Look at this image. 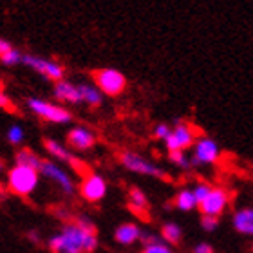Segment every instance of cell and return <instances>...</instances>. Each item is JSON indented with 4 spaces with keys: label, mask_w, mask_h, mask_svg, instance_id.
<instances>
[{
    "label": "cell",
    "mask_w": 253,
    "mask_h": 253,
    "mask_svg": "<svg viewBox=\"0 0 253 253\" xmlns=\"http://www.w3.org/2000/svg\"><path fill=\"white\" fill-rule=\"evenodd\" d=\"M27 107H29V111L35 112L38 118H43V120L49 123L63 125V123L73 122V114H71L65 107L51 103V101L42 100V98H29V100H27Z\"/></svg>",
    "instance_id": "5b68a950"
},
{
    "label": "cell",
    "mask_w": 253,
    "mask_h": 253,
    "mask_svg": "<svg viewBox=\"0 0 253 253\" xmlns=\"http://www.w3.org/2000/svg\"><path fill=\"white\" fill-rule=\"evenodd\" d=\"M141 253H174V252H172V248H170L169 244L163 243V241L159 239V241H156V243L145 246Z\"/></svg>",
    "instance_id": "d4e9b609"
},
{
    "label": "cell",
    "mask_w": 253,
    "mask_h": 253,
    "mask_svg": "<svg viewBox=\"0 0 253 253\" xmlns=\"http://www.w3.org/2000/svg\"><path fill=\"white\" fill-rule=\"evenodd\" d=\"M195 132L194 128L188 125V123H181L177 122V125L172 128L170 136L165 139V145H167V150L169 152H185L186 148H190L192 145H195Z\"/></svg>",
    "instance_id": "30bf717a"
},
{
    "label": "cell",
    "mask_w": 253,
    "mask_h": 253,
    "mask_svg": "<svg viewBox=\"0 0 253 253\" xmlns=\"http://www.w3.org/2000/svg\"><path fill=\"white\" fill-rule=\"evenodd\" d=\"M126 206H128V210L134 211L137 217H147L148 213V199L147 195L143 194V190L139 188H130L128 190V203H126Z\"/></svg>",
    "instance_id": "e0dca14e"
},
{
    "label": "cell",
    "mask_w": 253,
    "mask_h": 253,
    "mask_svg": "<svg viewBox=\"0 0 253 253\" xmlns=\"http://www.w3.org/2000/svg\"><path fill=\"white\" fill-rule=\"evenodd\" d=\"M0 109H4L7 112H18L16 105L9 100V96L5 94V92H0Z\"/></svg>",
    "instance_id": "f1b7e54d"
},
{
    "label": "cell",
    "mask_w": 253,
    "mask_h": 253,
    "mask_svg": "<svg viewBox=\"0 0 253 253\" xmlns=\"http://www.w3.org/2000/svg\"><path fill=\"white\" fill-rule=\"evenodd\" d=\"M80 195L87 203H98L103 199L107 195V181L103 179V175L94 172L84 175L80 183Z\"/></svg>",
    "instance_id": "8fae6325"
},
{
    "label": "cell",
    "mask_w": 253,
    "mask_h": 253,
    "mask_svg": "<svg viewBox=\"0 0 253 253\" xmlns=\"http://www.w3.org/2000/svg\"><path fill=\"white\" fill-rule=\"evenodd\" d=\"M0 92H4V84H2V80H0Z\"/></svg>",
    "instance_id": "d6a6232c"
},
{
    "label": "cell",
    "mask_w": 253,
    "mask_h": 253,
    "mask_svg": "<svg viewBox=\"0 0 253 253\" xmlns=\"http://www.w3.org/2000/svg\"><path fill=\"white\" fill-rule=\"evenodd\" d=\"M181 239H183V230L181 226H177L175 222H167L161 226V241L167 243L170 246H174V244H179Z\"/></svg>",
    "instance_id": "44dd1931"
},
{
    "label": "cell",
    "mask_w": 253,
    "mask_h": 253,
    "mask_svg": "<svg viewBox=\"0 0 253 253\" xmlns=\"http://www.w3.org/2000/svg\"><path fill=\"white\" fill-rule=\"evenodd\" d=\"M90 76H92V82H94L96 87L101 90V94L120 96L126 89L125 74L122 71H118V69H94L90 73Z\"/></svg>",
    "instance_id": "3957f363"
},
{
    "label": "cell",
    "mask_w": 253,
    "mask_h": 253,
    "mask_svg": "<svg viewBox=\"0 0 253 253\" xmlns=\"http://www.w3.org/2000/svg\"><path fill=\"white\" fill-rule=\"evenodd\" d=\"M67 145L74 150H89L96 145V134L87 126H73L67 134Z\"/></svg>",
    "instance_id": "4fadbf2b"
},
{
    "label": "cell",
    "mask_w": 253,
    "mask_h": 253,
    "mask_svg": "<svg viewBox=\"0 0 253 253\" xmlns=\"http://www.w3.org/2000/svg\"><path fill=\"white\" fill-rule=\"evenodd\" d=\"M15 161H16V165L38 170V172H40V167H42V163H43V159L40 158L35 150H31V148H22V150H18L15 156Z\"/></svg>",
    "instance_id": "ac0fdd59"
},
{
    "label": "cell",
    "mask_w": 253,
    "mask_h": 253,
    "mask_svg": "<svg viewBox=\"0 0 253 253\" xmlns=\"http://www.w3.org/2000/svg\"><path fill=\"white\" fill-rule=\"evenodd\" d=\"M11 49H13V45H11L7 40H4V38H0V58L4 56L5 53H9Z\"/></svg>",
    "instance_id": "4dcf8cb0"
},
{
    "label": "cell",
    "mask_w": 253,
    "mask_h": 253,
    "mask_svg": "<svg viewBox=\"0 0 253 253\" xmlns=\"http://www.w3.org/2000/svg\"><path fill=\"white\" fill-rule=\"evenodd\" d=\"M228 203H230V195H228L226 190L219 188V186H213L210 195L199 205V210L203 215L219 217L222 211L226 210Z\"/></svg>",
    "instance_id": "7c38bea8"
},
{
    "label": "cell",
    "mask_w": 253,
    "mask_h": 253,
    "mask_svg": "<svg viewBox=\"0 0 253 253\" xmlns=\"http://www.w3.org/2000/svg\"><path fill=\"white\" fill-rule=\"evenodd\" d=\"M211 188H213V186H210L208 183H197V185H195L194 188H192V190H194L195 201H197V206H199L201 203H203V201H205L206 197L210 195Z\"/></svg>",
    "instance_id": "7402d4cb"
},
{
    "label": "cell",
    "mask_w": 253,
    "mask_h": 253,
    "mask_svg": "<svg viewBox=\"0 0 253 253\" xmlns=\"http://www.w3.org/2000/svg\"><path fill=\"white\" fill-rule=\"evenodd\" d=\"M22 139H24V128L20 125H11L7 128V141L11 145H20Z\"/></svg>",
    "instance_id": "cb8c5ba5"
},
{
    "label": "cell",
    "mask_w": 253,
    "mask_h": 253,
    "mask_svg": "<svg viewBox=\"0 0 253 253\" xmlns=\"http://www.w3.org/2000/svg\"><path fill=\"white\" fill-rule=\"evenodd\" d=\"M0 170H4V163L2 161H0Z\"/></svg>",
    "instance_id": "836d02e7"
},
{
    "label": "cell",
    "mask_w": 253,
    "mask_h": 253,
    "mask_svg": "<svg viewBox=\"0 0 253 253\" xmlns=\"http://www.w3.org/2000/svg\"><path fill=\"white\" fill-rule=\"evenodd\" d=\"M43 148L47 150V154L51 156V158H54L56 161H60V163H67V165H71L76 172H78L82 177L84 175H87V174H90L92 170L87 167V163H84L82 159H78L76 156H74L71 150H67V148L63 147L62 143H58L56 139H51V137H45L43 139Z\"/></svg>",
    "instance_id": "8992f818"
},
{
    "label": "cell",
    "mask_w": 253,
    "mask_h": 253,
    "mask_svg": "<svg viewBox=\"0 0 253 253\" xmlns=\"http://www.w3.org/2000/svg\"><path fill=\"white\" fill-rule=\"evenodd\" d=\"M201 226H203L205 232H215L217 226H219V217L203 215L201 217Z\"/></svg>",
    "instance_id": "4316f807"
},
{
    "label": "cell",
    "mask_w": 253,
    "mask_h": 253,
    "mask_svg": "<svg viewBox=\"0 0 253 253\" xmlns=\"http://www.w3.org/2000/svg\"><path fill=\"white\" fill-rule=\"evenodd\" d=\"M22 63H26L27 67H31L33 71H37L38 74H43L47 80H53L54 84L56 82H62L63 76H65V69H63L62 63L54 62V60L42 58V56H37V54H24V60Z\"/></svg>",
    "instance_id": "52a82bcc"
},
{
    "label": "cell",
    "mask_w": 253,
    "mask_h": 253,
    "mask_svg": "<svg viewBox=\"0 0 253 253\" xmlns=\"http://www.w3.org/2000/svg\"><path fill=\"white\" fill-rule=\"evenodd\" d=\"M40 181V172L22 165H15L13 169L7 170V188L15 195L27 197L31 195L38 186Z\"/></svg>",
    "instance_id": "7a4b0ae2"
},
{
    "label": "cell",
    "mask_w": 253,
    "mask_h": 253,
    "mask_svg": "<svg viewBox=\"0 0 253 253\" xmlns=\"http://www.w3.org/2000/svg\"><path fill=\"white\" fill-rule=\"evenodd\" d=\"M27 239H29V241H33L35 244L40 243V237H38V232H37V230H31V232H27Z\"/></svg>",
    "instance_id": "1f68e13d"
},
{
    "label": "cell",
    "mask_w": 253,
    "mask_h": 253,
    "mask_svg": "<svg viewBox=\"0 0 253 253\" xmlns=\"http://www.w3.org/2000/svg\"><path fill=\"white\" fill-rule=\"evenodd\" d=\"M221 156V148L213 141L211 137H199L194 145V156L190 158L192 167H201V165H211L215 163Z\"/></svg>",
    "instance_id": "9c48e42d"
},
{
    "label": "cell",
    "mask_w": 253,
    "mask_h": 253,
    "mask_svg": "<svg viewBox=\"0 0 253 253\" xmlns=\"http://www.w3.org/2000/svg\"><path fill=\"white\" fill-rule=\"evenodd\" d=\"M174 205H175V208H179L181 211L194 210L195 206H197L194 190H190V188L179 190V192H177V195H175V199H174Z\"/></svg>",
    "instance_id": "ffe728a7"
},
{
    "label": "cell",
    "mask_w": 253,
    "mask_h": 253,
    "mask_svg": "<svg viewBox=\"0 0 253 253\" xmlns=\"http://www.w3.org/2000/svg\"><path fill=\"white\" fill-rule=\"evenodd\" d=\"M232 224L239 233L253 235V208L244 206V208L235 211L232 217Z\"/></svg>",
    "instance_id": "2e32d148"
},
{
    "label": "cell",
    "mask_w": 253,
    "mask_h": 253,
    "mask_svg": "<svg viewBox=\"0 0 253 253\" xmlns=\"http://www.w3.org/2000/svg\"><path fill=\"white\" fill-rule=\"evenodd\" d=\"M194 253H213V246L208 243H199L194 248Z\"/></svg>",
    "instance_id": "f546056e"
},
{
    "label": "cell",
    "mask_w": 253,
    "mask_h": 253,
    "mask_svg": "<svg viewBox=\"0 0 253 253\" xmlns=\"http://www.w3.org/2000/svg\"><path fill=\"white\" fill-rule=\"evenodd\" d=\"M40 174H42L45 179H49L51 183H54V185L58 186V188L62 190V194H65V195L74 194V190H76L74 181L71 179V175H69L60 165H56V161L43 159L42 167H40Z\"/></svg>",
    "instance_id": "ba28073f"
},
{
    "label": "cell",
    "mask_w": 253,
    "mask_h": 253,
    "mask_svg": "<svg viewBox=\"0 0 253 253\" xmlns=\"http://www.w3.org/2000/svg\"><path fill=\"white\" fill-rule=\"evenodd\" d=\"M120 163H122L126 170L134 172V174L150 175V177L170 181V175L167 174L163 169H159L158 165H154L152 161H148V159H145L143 156H139V154H136V152H130V150H125V152L120 154Z\"/></svg>",
    "instance_id": "277c9868"
},
{
    "label": "cell",
    "mask_w": 253,
    "mask_h": 253,
    "mask_svg": "<svg viewBox=\"0 0 253 253\" xmlns=\"http://www.w3.org/2000/svg\"><path fill=\"white\" fill-rule=\"evenodd\" d=\"M22 60H24V54L18 51V49H11L9 53H5L2 58H0V62L4 63V65H18V63H22Z\"/></svg>",
    "instance_id": "603a6c76"
},
{
    "label": "cell",
    "mask_w": 253,
    "mask_h": 253,
    "mask_svg": "<svg viewBox=\"0 0 253 253\" xmlns=\"http://www.w3.org/2000/svg\"><path fill=\"white\" fill-rule=\"evenodd\" d=\"M54 96L56 100L63 103H71V105H78L82 103V92H80V84H73L69 80H62L54 84Z\"/></svg>",
    "instance_id": "5bb4252c"
},
{
    "label": "cell",
    "mask_w": 253,
    "mask_h": 253,
    "mask_svg": "<svg viewBox=\"0 0 253 253\" xmlns=\"http://www.w3.org/2000/svg\"><path fill=\"white\" fill-rule=\"evenodd\" d=\"M141 228L137 226V224H134V222H123L114 232V241L118 244H123V246H130V244H134L136 241L141 239Z\"/></svg>",
    "instance_id": "9a60e30c"
},
{
    "label": "cell",
    "mask_w": 253,
    "mask_h": 253,
    "mask_svg": "<svg viewBox=\"0 0 253 253\" xmlns=\"http://www.w3.org/2000/svg\"><path fill=\"white\" fill-rule=\"evenodd\" d=\"M80 92H82V100H84L89 107H92V109L100 107L101 101H103V94H101V90L98 89L96 85L80 84Z\"/></svg>",
    "instance_id": "d6986e66"
},
{
    "label": "cell",
    "mask_w": 253,
    "mask_h": 253,
    "mask_svg": "<svg viewBox=\"0 0 253 253\" xmlns=\"http://www.w3.org/2000/svg\"><path fill=\"white\" fill-rule=\"evenodd\" d=\"M169 159L174 165H177L179 169H188V167H192L188 156H186L185 152H181V150H177V152H169Z\"/></svg>",
    "instance_id": "484cf974"
},
{
    "label": "cell",
    "mask_w": 253,
    "mask_h": 253,
    "mask_svg": "<svg viewBox=\"0 0 253 253\" xmlns=\"http://www.w3.org/2000/svg\"><path fill=\"white\" fill-rule=\"evenodd\" d=\"M47 248L51 253H94L98 248L96 224L85 215L74 217L49 239Z\"/></svg>",
    "instance_id": "6da1fadb"
},
{
    "label": "cell",
    "mask_w": 253,
    "mask_h": 253,
    "mask_svg": "<svg viewBox=\"0 0 253 253\" xmlns=\"http://www.w3.org/2000/svg\"><path fill=\"white\" fill-rule=\"evenodd\" d=\"M170 132H172V128H170L167 123H158V125L154 126V137L156 139H167V137L170 136Z\"/></svg>",
    "instance_id": "83f0119b"
}]
</instances>
